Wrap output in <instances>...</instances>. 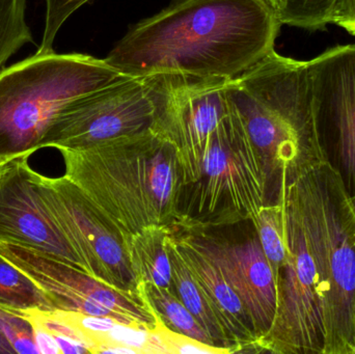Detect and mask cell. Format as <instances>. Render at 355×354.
<instances>
[{
	"instance_id": "d6986e66",
	"label": "cell",
	"mask_w": 355,
	"mask_h": 354,
	"mask_svg": "<svg viewBox=\"0 0 355 354\" xmlns=\"http://www.w3.org/2000/svg\"><path fill=\"white\" fill-rule=\"evenodd\" d=\"M137 288L144 293L150 307L164 326L174 332L191 337L200 342L212 344L210 337L184 303L170 289L139 283Z\"/></svg>"
},
{
	"instance_id": "2e32d148",
	"label": "cell",
	"mask_w": 355,
	"mask_h": 354,
	"mask_svg": "<svg viewBox=\"0 0 355 354\" xmlns=\"http://www.w3.org/2000/svg\"><path fill=\"white\" fill-rule=\"evenodd\" d=\"M172 232V229L164 227H149L131 238L127 255L137 285H155L174 293L168 251V238Z\"/></svg>"
},
{
	"instance_id": "30bf717a",
	"label": "cell",
	"mask_w": 355,
	"mask_h": 354,
	"mask_svg": "<svg viewBox=\"0 0 355 354\" xmlns=\"http://www.w3.org/2000/svg\"><path fill=\"white\" fill-rule=\"evenodd\" d=\"M41 189L48 208L89 274L116 288L137 290L120 233L85 193L64 176H42Z\"/></svg>"
},
{
	"instance_id": "44dd1931",
	"label": "cell",
	"mask_w": 355,
	"mask_h": 354,
	"mask_svg": "<svg viewBox=\"0 0 355 354\" xmlns=\"http://www.w3.org/2000/svg\"><path fill=\"white\" fill-rule=\"evenodd\" d=\"M26 6L27 0H0V71L23 46L33 43Z\"/></svg>"
},
{
	"instance_id": "8992f818",
	"label": "cell",
	"mask_w": 355,
	"mask_h": 354,
	"mask_svg": "<svg viewBox=\"0 0 355 354\" xmlns=\"http://www.w3.org/2000/svg\"><path fill=\"white\" fill-rule=\"evenodd\" d=\"M125 75L105 60L52 51L0 71V163L29 157L56 114L70 102Z\"/></svg>"
},
{
	"instance_id": "7a4b0ae2",
	"label": "cell",
	"mask_w": 355,
	"mask_h": 354,
	"mask_svg": "<svg viewBox=\"0 0 355 354\" xmlns=\"http://www.w3.org/2000/svg\"><path fill=\"white\" fill-rule=\"evenodd\" d=\"M60 153L64 177L112 222L126 249L144 229L180 226L177 148L159 127Z\"/></svg>"
},
{
	"instance_id": "603a6c76",
	"label": "cell",
	"mask_w": 355,
	"mask_h": 354,
	"mask_svg": "<svg viewBox=\"0 0 355 354\" xmlns=\"http://www.w3.org/2000/svg\"><path fill=\"white\" fill-rule=\"evenodd\" d=\"M0 332L10 342L15 353H40L31 321L19 312L0 308Z\"/></svg>"
},
{
	"instance_id": "9a60e30c",
	"label": "cell",
	"mask_w": 355,
	"mask_h": 354,
	"mask_svg": "<svg viewBox=\"0 0 355 354\" xmlns=\"http://www.w3.org/2000/svg\"><path fill=\"white\" fill-rule=\"evenodd\" d=\"M173 235L182 259L202 287L215 313L225 326L235 353H242L244 347H259V337L254 330L252 318L237 293L230 286L216 266L185 237L177 236L174 232Z\"/></svg>"
},
{
	"instance_id": "7c38bea8",
	"label": "cell",
	"mask_w": 355,
	"mask_h": 354,
	"mask_svg": "<svg viewBox=\"0 0 355 354\" xmlns=\"http://www.w3.org/2000/svg\"><path fill=\"white\" fill-rule=\"evenodd\" d=\"M311 100L321 143L341 164L355 195V45L337 46L308 62Z\"/></svg>"
},
{
	"instance_id": "484cf974",
	"label": "cell",
	"mask_w": 355,
	"mask_h": 354,
	"mask_svg": "<svg viewBox=\"0 0 355 354\" xmlns=\"http://www.w3.org/2000/svg\"><path fill=\"white\" fill-rule=\"evenodd\" d=\"M329 23L341 27L355 37V0H337L331 10Z\"/></svg>"
},
{
	"instance_id": "8fae6325",
	"label": "cell",
	"mask_w": 355,
	"mask_h": 354,
	"mask_svg": "<svg viewBox=\"0 0 355 354\" xmlns=\"http://www.w3.org/2000/svg\"><path fill=\"white\" fill-rule=\"evenodd\" d=\"M27 159L0 163V242L26 247L89 274L44 200L42 175Z\"/></svg>"
},
{
	"instance_id": "52a82bcc",
	"label": "cell",
	"mask_w": 355,
	"mask_h": 354,
	"mask_svg": "<svg viewBox=\"0 0 355 354\" xmlns=\"http://www.w3.org/2000/svg\"><path fill=\"white\" fill-rule=\"evenodd\" d=\"M279 195L285 214L287 256L277 280V318L259 348L273 353L325 354L327 330L316 262L287 183L282 184Z\"/></svg>"
},
{
	"instance_id": "4316f807",
	"label": "cell",
	"mask_w": 355,
	"mask_h": 354,
	"mask_svg": "<svg viewBox=\"0 0 355 354\" xmlns=\"http://www.w3.org/2000/svg\"><path fill=\"white\" fill-rule=\"evenodd\" d=\"M35 334V340L37 343V349L40 353L43 354H58L60 353V347L54 337L47 330H44L41 326L31 324Z\"/></svg>"
},
{
	"instance_id": "f546056e",
	"label": "cell",
	"mask_w": 355,
	"mask_h": 354,
	"mask_svg": "<svg viewBox=\"0 0 355 354\" xmlns=\"http://www.w3.org/2000/svg\"><path fill=\"white\" fill-rule=\"evenodd\" d=\"M267 1L270 2V3L272 4V6H275V0H267Z\"/></svg>"
},
{
	"instance_id": "3957f363",
	"label": "cell",
	"mask_w": 355,
	"mask_h": 354,
	"mask_svg": "<svg viewBox=\"0 0 355 354\" xmlns=\"http://www.w3.org/2000/svg\"><path fill=\"white\" fill-rule=\"evenodd\" d=\"M227 95L277 193L285 181L329 159L315 125L308 62L273 50L231 79Z\"/></svg>"
},
{
	"instance_id": "e0dca14e",
	"label": "cell",
	"mask_w": 355,
	"mask_h": 354,
	"mask_svg": "<svg viewBox=\"0 0 355 354\" xmlns=\"http://www.w3.org/2000/svg\"><path fill=\"white\" fill-rule=\"evenodd\" d=\"M168 251L172 262L173 287L178 299L198 320L216 347L231 349L235 353L233 343L221 324L202 287L182 259L174 235L168 238Z\"/></svg>"
},
{
	"instance_id": "9c48e42d",
	"label": "cell",
	"mask_w": 355,
	"mask_h": 354,
	"mask_svg": "<svg viewBox=\"0 0 355 354\" xmlns=\"http://www.w3.org/2000/svg\"><path fill=\"white\" fill-rule=\"evenodd\" d=\"M0 255L27 274L56 310L112 317L145 330L155 326V313L139 289L116 288L83 270L18 245L0 242Z\"/></svg>"
},
{
	"instance_id": "cb8c5ba5",
	"label": "cell",
	"mask_w": 355,
	"mask_h": 354,
	"mask_svg": "<svg viewBox=\"0 0 355 354\" xmlns=\"http://www.w3.org/2000/svg\"><path fill=\"white\" fill-rule=\"evenodd\" d=\"M89 1L92 0H45V28L37 53L45 54L54 51V39L60 27L77 10Z\"/></svg>"
},
{
	"instance_id": "d4e9b609",
	"label": "cell",
	"mask_w": 355,
	"mask_h": 354,
	"mask_svg": "<svg viewBox=\"0 0 355 354\" xmlns=\"http://www.w3.org/2000/svg\"><path fill=\"white\" fill-rule=\"evenodd\" d=\"M156 336L166 349V354H227L232 353L231 349L212 346L207 343L200 342L191 337L180 334L168 328L162 324L156 316V324L153 330Z\"/></svg>"
},
{
	"instance_id": "ac0fdd59",
	"label": "cell",
	"mask_w": 355,
	"mask_h": 354,
	"mask_svg": "<svg viewBox=\"0 0 355 354\" xmlns=\"http://www.w3.org/2000/svg\"><path fill=\"white\" fill-rule=\"evenodd\" d=\"M0 308L14 312L56 310L47 294L2 255H0Z\"/></svg>"
},
{
	"instance_id": "ba28073f",
	"label": "cell",
	"mask_w": 355,
	"mask_h": 354,
	"mask_svg": "<svg viewBox=\"0 0 355 354\" xmlns=\"http://www.w3.org/2000/svg\"><path fill=\"white\" fill-rule=\"evenodd\" d=\"M151 79L125 76L67 104L52 121L39 150H79L157 126Z\"/></svg>"
},
{
	"instance_id": "f1b7e54d",
	"label": "cell",
	"mask_w": 355,
	"mask_h": 354,
	"mask_svg": "<svg viewBox=\"0 0 355 354\" xmlns=\"http://www.w3.org/2000/svg\"><path fill=\"white\" fill-rule=\"evenodd\" d=\"M352 207H354V212H355V195H354V197H352Z\"/></svg>"
},
{
	"instance_id": "5bb4252c",
	"label": "cell",
	"mask_w": 355,
	"mask_h": 354,
	"mask_svg": "<svg viewBox=\"0 0 355 354\" xmlns=\"http://www.w3.org/2000/svg\"><path fill=\"white\" fill-rule=\"evenodd\" d=\"M182 236L216 266L237 293L252 318L260 342L275 324L279 308V290L272 267L258 236L237 243L202 234Z\"/></svg>"
},
{
	"instance_id": "4fadbf2b",
	"label": "cell",
	"mask_w": 355,
	"mask_h": 354,
	"mask_svg": "<svg viewBox=\"0 0 355 354\" xmlns=\"http://www.w3.org/2000/svg\"><path fill=\"white\" fill-rule=\"evenodd\" d=\"M149 77L157 105V127L176 147L204 141L231 114V79L181 74Z\"/></svg>"
},
{
	"instance_id": "83f0119b",
	"label": "cell",
	"mask_w": 355,
	"mask_h": 354,
	"mask_svg": "<svg viewBox=\"0 0 355 354\" xmlns=\"http://www.w3.org/2000/svg\"><path fill=\"white\" fill-rule=\"evenodd\" d=\"M0 354H15L14 349L1 332H0Z\"/></svg>"
},
{
	"instance_id": "277c9868",
	"label": "cell",
	"mask_w": 355,
	"mask_h": 354,
	"mask_svg": "<svg viewBox=\"0 0 355 354\" xmlns=\"http://www.w3.org/2000/svg\"><path fill=\"white\" fill-rule=\"evenodd\" d=\"M176 148L178 228L252 222L261 208L270 203L266 166L233 107L204 141Z\"/></svg>"
},
{
	"instance_id": "ffe728a7",
	"label": "cell",
	"mask_w": 355,
	"mask_h": 354,
	"mask_svg": "<svg viewBox=\"0 0 355 354\" xmlns=\"http://www.w3.org/2000/svg\"><path fill=\"white\" fill-rule=\"evenodd\" d=\"M252 224L265 256L277 280L287 256L285 235V214L281 197L261 208Z\"/></svg>"
},
{
	"instance_id": "7402d4cb",
	"label": "cell",
	"mask_w": 355,
	"mask_h": 354,
	"mask_svg": "<svg viewBox=\"0 0 355 354\" xmlns=\"http://www.w3.org/2000/svg\"><path fill=\"white\" fill-rule=\"evenodd\" d=\"M336 2L337 0H275L273 8L282 24L315 30L329 24Z\"/></svg>"
},
{
	"instance_id": "5b68a950",
	"label": "cell",
	"mask_w": 355,
	"mask_h": 354,
	"mask_svg": "<svg viewBox=\"0 0 355 354\" xmlns=\"http://www.w3.org/2000/svg\"><path fill=\"white\" fill-rule=\"evenodd\" d=\"M320 278L325 354H355V212L339 168L319 162L287 182Z\"/></svg>"
},
{
	"instance_id": "6da1fadb",
	"label": "cell",
	"mask_w": 355,
	"mask_h": 354,
	"mask_svg": "<svg viewBox=\"0 0 355 354\" xmlns=\"http://www.w3.org/2000/svg\"><path fill=\"white\" fill-rule=\"evenodd\" d=\"M281 26L267 0H175L131 27L104 60L129 77L234 79L275 50Z\"/></svg>"
}]
</instances>
